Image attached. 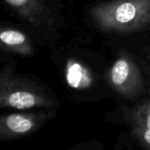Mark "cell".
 I'll use <instances>...</instances> for the list:
<instances>
[{
    "label": "cell",
    "mask_w": 150,
    "mask_h": 150,
    "mask_svg": "<svg viewBox=\"0 0 150 150\" xmlns=\"http://www.w3.org/2000/svg\"><path fill=\"white\" fill-rule=\"evenodd\" d=\"M89 14L100 30L132 33L150 31V0H110L94 4Z\"/></svg>",
    "instance_id": "1"
},
{
    "label": "cell",
    "mask_w": 150,
    "mask_h": 150,
    "mask_svg": "<svg viewBox=\"0 0 150 150\" xmlns=\"http://www.w3.org/2000/svg\"><path fill=\"white\" fill-rule=\"evenodd\" d=\"M55 100L34 82L18 76L10 65L0 73V107L16 110L51 108Z\"/></svg>",
    "instance_id": "2"
},
{
    "label": "cell",
    "mask_w": 150,
    "mask_h": 150,
    "mask_svg": "<svg viewBox=\"0 0 150 150\" xmlns=\"http://www.w3.org/2000/svg\"><path fill=\"white\" fill-rule=\"evenodd\" d=\"M112 88L120 96L135 100L145 91L144 79L135 60L127 52L119 54L108 72Z\"/></svg>",
    "instance_id": "3"
},
{
    "label": "cell",
    "mask_w": 150,
    "mask_h": 150,
    "mask_svg": "<svg viewBox=\"0 0 150 150\" xmlns=\"http://www.w3.org/2000/svg\"><path fill=\"white\" fill-rule=\"evenodd\" d=\"M54 116V112L10 113L0 118V140L9 141L28 136Z\"/></svg>",
    "instance_id": "4"
},
{
    "label": "cell",
    "mask_w": 150,
    "mask_h": 150,
    "mask_svg": "<svg viewBox=\"0 0 150 150\" xmlns=\"http://www.w3.org/2000/svg\"><path fill=\"white\" fill-rule=\"evenodd\" d=\"M19 17L33 26L54 24L50 9L43 0H4Z\"/></svg>",
    "instance_id": "5"
},
{
    "label": "cell",
    "mask_w": 150,
    "mask_h": 150,
    "mask_svg": "<svg viewBox=\"0 0 150 150\" xmlns=\"http://www.w3.org/2000/svg\"><path fill=\"white\" fill-rule=\"evenodd\" d=\"M127 119L134 138L150 149V88L149 96L128 111Z\"/></svg>",
    "instance_id": "6"
},
{
    "label": "cell",
    "mask_w": 150,
    "mask_h": 150,
    "mask_svg": "<svg viewBox=\"0 0 150 150\" xmlns=\"http://www.w3.org/2000/svg\"><path fill=\"white\" fill-rule=\"evenodd\" d=\"M1 49L9 53L28 56L34 53L29 37L22 31L2 27L0 32Z\"/></svg>",
    "instance_id": "7"
},
{
    "label": "cell",
    "mask_w": 150,
    "mask_h": 150,
    "mask_svg": "<svg viewBox=\"0 0 150 150\" xmlns=\"http://www.w3.org/2000/svg\"><path fill=\"white\" fill-rule=\"evenodd\" d=\"M65 76L68 84L76 90L89 88L93 80L90 70L76 60H69L67 62Z\"/></svg>",
    "instance_id": "8"
}]
</instances>
